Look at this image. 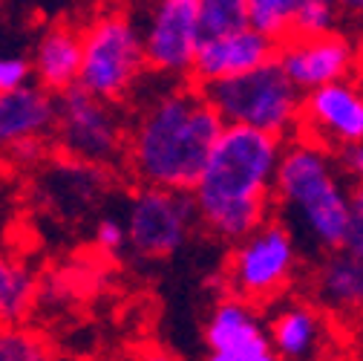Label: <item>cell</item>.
Instances as JSON below:
<instances>
[{
  "label": "cell",
  "instance_id": "cell-4",
  "mask_svg": "<svg viewBox=\"0 0 363 361\" xmlns=\"http://www.w3.org/2000/svg\"><path fill=\"white\" fill-rule=\"evenodd\" d=\"M300 263L303 246L297 235L283 217L271 214L251 235L231 243L222 269V286L257 306H271L297 284Z\"/></svg>",
  "mask_w": 363,
  "mask_h": 361
},
{
  "label": "cell",
  "instance_id": "cell-7",
  "mask_svg": "<svg viewBox=\"0 0 363 361\" xmlns=\"http://www.w3.org/2000/svg\"><path fill=\"white\" fill-rule=\"evenodd\" d=\"M55 99V151L61 156L99 165L104 171H116L127 162L130 122H124L116 102L89 93L81 84L64 90Z\"/></svg>",
  "mask_w": 363,
  "mask_h": 361
},
{
  "label": "cell",
  "instance_id": "cell-10",
  "mask_svg": "<svg viewBox=\"0 0 363 361\" xmlns=\"http://www.w3.org/2000/svg\"><path fill=\"white\" fill-rule=\"evenodd\" d=\"M303 136L343 153L363 142V78L349 75L314 87L303 99Z\"/></svg>",
  "mask_w": 363,
  "mask_h": 361
},
{
  "label": "cell",
  "instance_id": "cell-6",
  "mask_svg": "<svg viewBox=\"0 0 363 361\" xmlns=\"http://www.w3.org/2000/svg\"><path fill=\"white\" fill-rule=\"evenodd\" d=\"M225 124H248L291 139L303 122L306 93L274 58L251 72L199 84Z\"/></svg>",
  "mask_w": 363,
  "mask_h": 361
},
{
  "label": "cell",
  "instance_id": "cell-11",
  "mask_svg": "<svg viewBox=\"0 0 363 361\" xmlns=\"http://www.w3.org/2000/svg\"><path fill=\"white\" fill-rule=\"evenodd\" d=\"M205 347L213 361H271L277 358L271 344L268 321L259 315V306L225 292L213 303L205 321Z\"/></svg>",
  "mask_w": 363,
  "mask_h": 361
},
{
  "label": "cell",
  "instance_id": "cell-18",
  "mask_svg": "<svg viewBox=\"0 0 363 361\" xmlns=\"http://www.w3.org/2000/svg\"><path fill=\"white\" fill-rule=\"evenodd\" d=\"M35 289L29 269L0 252V324H21L35 303Z\"/></svg>",
  "mask_w": 363,
  "mask_h": 361
},
{
  "label": "cell",
  "instance_id": "cell-15",
  "mask_svg": "<svg viewBox=\"0 0 363 361\" xmlns=\"http://www.w3.org/2000/svg\"><path fill=\"white\" fill-rule=\"evenodd\" d=\"M268 333H271V344H274L277 358H289V361L323 355L332 344L329 312L323 306H317L314 301H300V298H291L271 312Z\"/></svg>",
  "mask_w": 363,
  "mask_h": 361
},
{
  "label": "cell",
  "instance_id": "cell-22",
  "mask_svg": "<svg viewBox=\"0 0 363 361\" xmlns=\"http://www.w3.org/2000/svg\"><path fill=\"white\" fill-rule=\"evenodd\" d=\"M340 6L337 0H306L297 12L294 32L291 35H326L335 32L340 23Z\"/></svg>",
  "mask_w": 363,
  "mask_h": 361
},
{
  "label": "cell",
  "instance_id": "cell-26",
  "mask_svg": "<svg viewBox=\"0 0 363 361\" xmlns=\"http://www.w3.org/2000/svg\"><path fill=\"white\" fill-rule=\"evenodd\" d=\"M337 6H340L343 15H352V18L363 21V0H337Z\"/></svg>",
  "mask_w": 363,
  "mask_h": 361
},
{
  "label": "cell",
  "instance_id": "cell-14",
  "mask_svg": "<svg viewBox=\"0 0 363 361\" xmlns=\"http://www.w3.org/2000/svg\"><path fill=\"white\" fill-rule=\"evenodd\" d=\"M58 99L38 81L0 93V159L35 139H55Z\"/></svg>",
  "mask_w": 363,
  "mask_h": 361
},
{
  "label": "cell",
  "instance_id": "cell-13",
  "mask_svg": "<svg viewBox=\"0 0 363 361\" xmlns=\"http://www.w3.org/2000/svg\"><path fill=\"white\" fill-rule=\"evenodd\" d=\"M277 50H280V43L274 38H268L265 32L254 29L251 23L234 32L208 35L199 43L194 81L208 84V81H222V78L251 72L268 61H274Z\"/></svg>",
  "mask_w": 363,
  "mask_h": 361
},
{
  "label": "cell",
  "instance_id": "cell-8",
  "mask_svg": "<svg viewBox=\"0 0 363 361\" xmlns=\"http://www.w3.org/2000/svg\"><path fill=\"white\" fill-rule=\"evenodd\" d=\"M127 249L142 260H167L199 229L191 191L139 185L127 203Z\"/></svg>",
  "mask_w": 363,
  "mask_h": 361
},
{
  "label": "cell",
  "instance_id": "cell-1",
  "mask_svg": "<svg viewBox=\"0 0 363 361\" xmlns=\"http://www.w3.org/2000/svg\"><path fill=\"white\" fill-rule=\"evenodd\" d=\"M222 130L225 119L194 78H167L130 122L124 168L135 185L191 191Z\"/></svg>",
  "mask_w": 363,
  "mask_h": 361
},
{
  "label": "cell",
  "instance_id": "cell-23",
  "mask_svg": "<svg viewBox=\"0 0 363 361\" xmlns=\"http://www.w3.org/2000/svg\"><path fill=\"white\" fill-rule=\"evenodd\" d=\"M35 81L32 58L23 55H0V93L4 90H18Z\"/></svg>",
  "mask_w": 363,
  "mask_h": 361
},
{
  "label": "cell",
  "instance_id": "cell-16",
  "mask_svg": "<svg viewBox=\"0 0 363 361\" xmlns=\"http://www.w3.org/2000/svg\"><path fill=\"white\" fill-rule=\"evenodd\" d=\"M311 301L337 318L363 315V254L335 249L317 260L311 272Z\"/></svg>",
  "mask_w": 363,
  "mask_h": 361
},
{
  "label": "cell",
  "instance_id": "cell-2",
  "mask_svg": "<svg viewBox=\"0 0 363 361\" xmlns=\"http://www.w3.org/2000/svg\"><path fill=\"white\" fill-rule=\"evenodd\" d=\"M283 148L286 139L277 133L225 124L191 188L205 235L231 246L271 217Z\"/></svg>",
  "mask_w": 363,
  "mask_h": 361
},
{
  "label": "cell",
  "instance_id": "cell-9",
  "mask_svg": "<svg viewBox=\"0 0 363 361\" xmlns=\"http://www.w3.org/2000/svg\"><path fill=\"white\" fill-rule=\"evenodd\" d=\"M147 67L159 78L188 81L205 38L199 0H153L142 26Z\"/></svg>",
  "mask_w": 363,
  "mask_h": 361
},
{
  "label": "cell",
  "instance_id": "cell-28",
  "mask_svg": "<svg viewBox=\"0 0 363 361\" xmlns=\"http://www.w3.org/2000/svg\"><path fill=\"white\" fill-rule=\"evenodd\" d=\"M0 6H4V0H0Z\"/></svg>",
  "mask_w": 363,
  "mask_h": 361
},
{
  "label": "cell",
  "instance_id": "cell-20",
  "mask_svg": "<svg viewBox=\"0 0 363 361\" xmlns=\"http://www.w3.org/2000/svg\"><path fill=\"white\" fill-rule=\"evenodd\" d=\"M50 355L52 347L40 333L23 324H0V361H40Z\"/></svg>",
  "mask_w": 363,
  "mask_h": 361
},
{
  "label": "cell",
  "instance_id": "cell-12",
  "mask_svg": "<svg viewBox=\"0 0 363 361\" xmlns=\"http://www.w3.org/2000/svg\"><path fill=\"white\" fill-rule=\"evenodd\" d=\"M277 61L291 75V81L308 93L314 87H323L340 78H349L357 72L360 53L354 41L343 32H326V35H291L280 43Z\"/></svg>",
  "mask_w": 363,
  "mask_h": 361
},
{
  "label": "cell",
  "instance_id": "cell-27",
  "mask_svg": "<svg viewBox=\"0 0 363 361\" xmlns=\"http://www.w3.org/2000/svg\"><path fill=\"white\" fill-rule=\"evenodd\" d=\"M113 4H118V6H127V9H147L153 0H113Z\"/></svg>",
  "mask_w": 363,
  "mask_h": 361
},
{
  "label": "cell",
  "instance_id": "cell-3",
  "mask_svg": "<svg viewBox=\"0 0 363 361\" xmlns=\"http://www.w3.org/2000/svg\"><path fill=\"white\" fill-rule=\"evenodd\" d=\"M352 194L354 183L340 162V153L303 133L286 139L277 168L274 208L306 252L326 254L346 246Z\"/></svg>",
  "mask_w": 363,
  "mask_h": 361
},
{
  "label": "cell",
  "instance_id": "cell-17",
  "mask_svg": "<svg viewBox=\"0 0 363 361\" xmlns=\"http://www.w3.org/2000/svg\"><path fill=\"white\" fill-rule=\"evenodd\" d=\"M84 61V29L69 21H52L43 26L32 47V70L35 81L50 93H64L81 81Z\"/></svg>",
  "mask_w": 363,
  "mask_h": 361
},
{
  "label": "cell",
  "instance_id": "cell-19",
  "mask_svg": "<svg viewBox=\"0 0 363 361\" xmlns=\"http://www.w3.org/2000/svg\"><path fill=\"white\" fill-rule=\"evenodd\" d=\"M303 4L306 0H248L251 26L265 32L268 38H274L277 43H283L286 38H291L294 21Z\"/></svg>",
  "mask_w": 363,
  "mask_h": 361
},
{
  "label": "cell",
  "instance_id": "cell-25",
  "mask_svg": "<svg viewBox=\"0 0 363 361\" xmlns=\"http://www.w3.org/2000/svg\"><path fill=\"white\" fill-rule=\"evenodd\" d=\"M346 249L363 254V185H354L352 194V225H349Z\"/></svg>",
  "mask_w": 363,
  "mask_h": 361
},
{
  "label": "cell",
  "instance_id": "cell-24",
  "mask_svg": "<svg viewBox=\"0 0 363 361\" xmlns=\"http://www.w3.org/2000/svg\"><path fill=\"white\" fill-rule=\"evenodd\" d=\"M96 246L104 254H118L127 246V225L116 217H101L96 222Z\"/></svg>",
  "mask_w": 363,
  "mask_h": 361
},
{
  "label": "cell",
  "instance_id": "cell-5",
  "mask_svg": "<svg viewBox=\"0 0 363 361\" xmlns=\"http://www.w3.org/2000/svg\"><path fill=\"white\" fill-rule=\"evenodd\" d=\"M147 67L145 35L127 6H107L84 26L81 87L107 102H127L139 90Z\"/></svg>",
  "mask_w": 363,
  "mask_h": 361
},
{
  "label": "cell",
  "instance_id": "cell-21",
  "mask_svg": "<svg viewBox=\"0 0 363 361\" xmlns=\"http://www.w3.org/2000/svg\"><path fill=\"white\" fill-rule=\"evenodd\" d=\"M199 18H202L205 38L234 32L251 23L248 0H199Z\"/></svg>",
  "mask_w": 363,
  "mask_h": 361
}]
</instances>
